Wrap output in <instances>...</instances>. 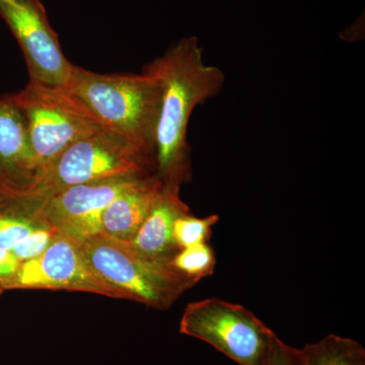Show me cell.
<instances>
[{"mask_svg":"<svg viewBox=\"0 0 365 365\" xmlns=\"http://www.w3.org/2000/svg\"><path fill=\"white\" fill-rule=\"evenodd\" d=\"M162 88L155 133V174L163 182L182 186L191 177L187 130L192 113L216 97L225 83L218 67L204 63L198 38L178 41L144 67Z\"/></svg>","mask_w":365,"mask_h":365,"instance_id":"cell-1","label":"cell"},{"mask_svg":"<svg viewBox=\"0 0 365 365\" xmlns=\"http://www.w3.org/2000/svg\"><path fill=\"white\" fill-rule=\"evenodd\" d=\"M63 88L103 129L130 139L155 158L162 88L150 71L103 74L73 66Z\"/></svg>","mask_w":365,"mask_h":365,"instance_id":"cell-2","label":"cell"},{"mask_svg":"<svg viewBox=\"0 0 365 365\" xmlns=\"http://www.w3.org/2000/svg\"><path fill=\"white\" fill-rule=\"evenodd\" d=\"M155 173V158L130 139L98 129L67 148L38 177L35 190L50 195L76 185L144 177Z\"/></svg>","mask_w":365,"mask_h":365,"instance_id":"cell-3","label":"cell"},{"mask_svg":"<svg viewBox=\"0 0 365 365\" xmlns=\"http://www.w3.org/2000/svg\"><path fill=\"white\" fill-rule=\"evenodd\" d=\"M86 260L126 299L157 309H169L185 292L196 284L170 265L153 260L133 249L129 242L100 234L81 242Z\"/></svg>","mask_w":365,"mask_h":365,"instance_id":"cell-4","label":"cell"},{"mask_svg":"<svg viewBox=\"0 0 365 365\" xmlns=\"http://www.w3.org/2000/svg\"><path fill=\"white\" fill-rule=\"evenodd\" d=\"M13 98L25 117L38 177L71 144L102 128L85 106L64 88L30 81Z\"/></svg>","mask_w":365,"mask_h":365,"instance_id":"cell-5","label":"cell"},{"mask_svg":"<svg viewBox=\"0 0 365 365\" xmlns=\"http://www.w3.org/2000/svg\"><path fill=\"white\" fill-rule=\"evenodd\" d=\"M180 332L208 343L240 365H266L276 337L248 309L216 297L189 304Z\"/></svg>","mask_w":365,"mask_h":365,"instance_id":"cell-6","label":"cell"},{"mask_svg":"<svg viewBox=\"0 0 365 365\" xmlns=\"http://www.w3.org/2000/svg\"><path fill=\"white\" fill-rule=\"evenodd\" d=\"M4 289H64L126 299L91 268L81 242L59 232L40 256L21 264Z\"/></svg>","mask_w":365,"mask_h":365,"instance_id":"cell-7","label":"cell"},{"mask_svg":"<svg viewBox=\"0 0 365 365\" xmlns=\"http://www.w3.org/2000/svg\"><path fill=\"white\" fill-rule=\"evenodd\" d=\"M0 16L20 45L30 81L66 86L74 64L62 51L41 0H0Z\"/></svg>","mask_w":365,"mask_h":365,"instance_id":"cell-8","label":"cell"},{"mask_svg":"<svg viewBox=\"0 0 365 365\" xmlns=\"http://www.w3.org/2000/svg\"><path fill=\"white\" fill-rule=\"evenodd\" d=\"M140 178L90 182L59 190L46 195L43 215L59 234L85 242L102 234L106 207Z\"/></svg>","mask_w":365,"mask_h":365,"instance_id":"cell-9","label":"cell"},{"mask_svg":"<svg viewBox=\"0 0 365 365\" xmlns=\"http://www.w3.org/2000/svg\"><path fill=\"white\" fill-rule=\"evenodd\" d=\"M46 195L35 189L0 185V285L14 277L20 263L11 255L19 242L47 223L43 215Z\"/></svg>","mask_w":365,"mask_h":365,"instance_id":"cell-10","label":"cell"},{"mask_svg":"<svg viewBox=\"0 0 365 365\" xmlns=\"http://www.w3.org/2000/svg\"><path fill=\"white\" fill-rule=\"evenodd\" d=\"M37 177L25 117L13 96L0 98V185L35 189Z\"/></svg>","mask_w":365,"mask_h":365,"instance_id":"cell-11","label":"cell"},{"mask_svg":"<svg viewBox=\"0 0 365 365\" xmlns=\"http://www.w3.org/2000/svg\"><path fill=\"white\" fill-rule=\"evenodd\" d=\"M179 185L163 182L162 193L129 244L135 251L153 260L170 261L176 252L173 239L174 223L191 213L180 197Z\"/></svg>","mask_w":365,"mask_h":365,"instance_id":"cell-12","label":"cell"},{"mask_svg":"<svg viewBox=\"0 0 365 365\" xmlns=\"http://www.w3.org/2000/svg\"><path fill=\"white\" fill-rule=\"evenodd\" d=\"M163 182L155 173L137 180L106 207L102 234L130 242L162 193Z\"/></svg>","mask_w":365,"mask_h":365,"instance_id":"cell-13","label":"cell"},{"mask_svg":"<svg viewBox=\"0 0 365 365\" xmlns=\"http://www.w3.org/2000/svg\"><path fill=\"white\" fill-rule=\"evenodd\" d=\"M299 356L300 365H365L364 346L334 334L299 349Z\"/></svg>","mask_w":365,"mask_h":365,"instance_id":"cell-14","label":"cell"},{"mask_svg":"<svg viewBox=\"0 0 365 365\" xmlns=\"http://www.w3.org/2000/svg\"><path fill=\"white\" fill-rule=\"evenodd\" d=\"M170 265L185 277L198 283L215 272V251L207 242L180 249L170 259Z\"/></svg>","mask_w":365,"mask_h":365,"instance_id":"cell-15","label":"cell"},{"mask_svg":"<svg viewBox=\"0 0 365 365\" xmlns=\"http://www.w3.org/2000/svg\"><path fill=\"white\" fill-rule=\"evenodd\" d=\"M220 222V216L211 215L206 217H195L189 213L180 216L174 223L173 239L178 250L207 242L211 228Z\"/></svg>","mask_w":365,"mask_h":365,"instance_id":"cell-16","label":"cell"},{"mask_svg":"<svg viewBox=\"0 0 365 365\" xmlns=\"http://www.w3.org/2000/svg\"><path fill=\"white\" fill-rule=\"evenodd\" d=\"M57 234L58 232L56 228L53 227L48 222L45 223L35 228L28 235V237L19 242L11 251V255L21 266L24 262L32 260L36 257L40 256L49 247Z\"/></svg>","mask_w":365,"mask_h":365,"instance_id":"cell-17","label":"cell"},{"mask_svg":"<svg viewBox=\"0 0 365 365\" xmlns=\"http://www.w3.org/2000/svg\"><path fill=\"white\" fill-rule=\"evenodd\" d=\"M266 365H300L299 349L285 344L276 336Z\"/></svg>","mask_w":365,"mask_h":365,"instance_id":"cell-18","label":"cell"},{"mask_svg":"<svg viewBox=\"0 0 365 365\" xmlns=\"http://www.w3.org/2000/svg\"><path fill=\"white\" fill-rule=\"evenodd\" d=\"M4 288H2L1 285H0V297H1V294H4Z\"/></svg>","mask_w":365,"mask_h":365,"instance_id":"cell-19","label":"cell"}]
</instances>
